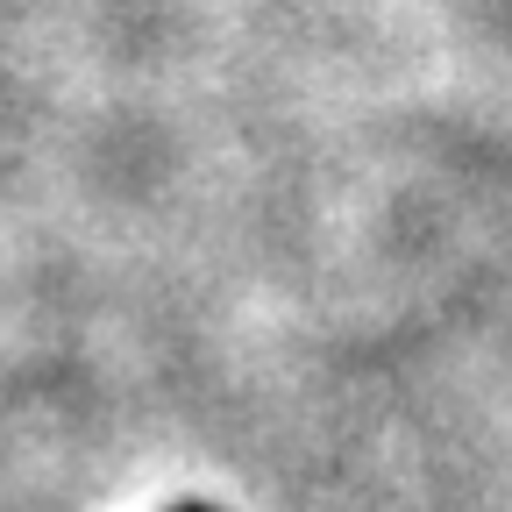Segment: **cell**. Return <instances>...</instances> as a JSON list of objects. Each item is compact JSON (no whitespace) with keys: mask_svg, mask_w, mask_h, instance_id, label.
Here are the masks:
<instances>
[{"mask_svg":"<svg viewBox=\"0 0 512 512\" xmlns=\"http://www.w3.org/2000/svg\"><path fill=\"white\" fill-rule=\"evenodd\" d=\"M178 512H207V505H178Z\"/></svg>","mask_w":512,"mask_h":512,"instance_id":"1","label":"cell"}]
</instances>
